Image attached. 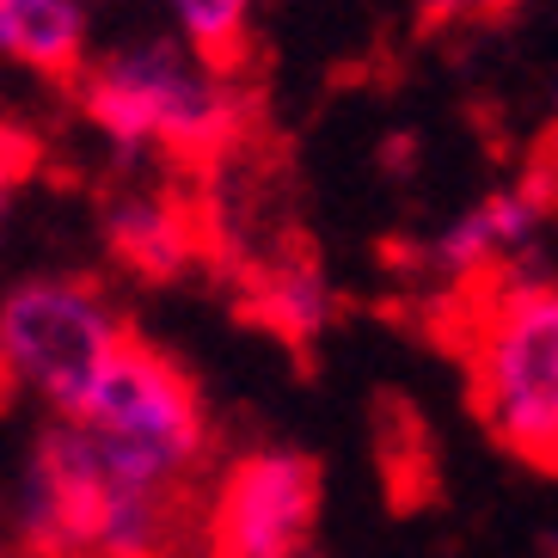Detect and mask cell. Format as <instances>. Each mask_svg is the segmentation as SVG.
Returning <instances> with one entry per match:
<instances>
[{
  "mask_svg": "<svg viewBox=\"0 0 558 558\" xmlns=\"http://www.w3.org/2000/svg\"><path fill=\"white\" fill-rule=\"evenodd\" d=\"M99 0H0V68L68 86L99 44Z\"/></svg>",
  "mask_w": 558,
  "mask_h": 558,
  "instance_id": "obj_8",
  "label": "cell"
},
{
  "mask_svg": "<svg viewBox=\"0 0 558 558\" xmlns=\"http://www.w3.org/2000/svg\"><path fill=\"white\" fill-rule=\"evenodd\" d=\"M0 558H44V553L25 546V541H13V534H0Z\"/></svg>",
  "mask_w": 558,
  "mask_h": 558,
  "instance_id": "obj_13",
  "label": "cell"
},
{
  "mask_svg": "<svg viewBox=\"0 0 558 558\" xmlns=\"http://www.w3.org/2000/svg\"><path fill=\"white\" fill-rule=\"evenodd\" d=\"M209 454L215 424L191 368L130 338L81 405L32 429L7 534L44 558H179Z\"/></svg>",
  "mask_w": 558,
  "mask_h": 558,
  "instance_id": "obj_1",
  "label": "cell"
},
{
  "mask_svg": "<svg viewBox=\"0 0 558 558\" xmlns=\"http://www.w3.org/2000/svg\"><path fill=\"white\" fill-rule=\"evenodd\" d=\"M326 478L307 448H246L209 492V558H307Z\"/></svg>",
  "mask_w": 558,
  "mask_h": 558,
  "instance_id": "obj_5",
  "label": "cell"
},
{
  "mask_svg": "<svg viewBox=\"0 0 558 558\" xmlns=\"http://www.w3.org/2000/svg\"><path fill=\"white\" fill-rule=\"evenodd\" d=\"M154 13V25H166L172 37H184L191 50L221 56V62H240L252 37V7L258 0H142Z\"/></svg>",
  "mask_w": 558,
  "mask_h": 558,
  "instance_id": "obj_10",
  "label": "cell"
},
{
  "mask_svg": "<svg viewBox=\"0 0 558 558\" xmlns=\"http://www.w3.org/2000/svg\"><path fill=\"white\" fill-rule=\"evenodd\" d=\"M411 7L429 25H497V19H509L527 0H411Z\"/></svg>",
  "mask_w": 558,
  "mask_h": 558,
  "instance_id": "obj_12",
  "label": "cell"
},
{
  "mask_svg": "<svg viewBox=\"0 0 558 558\" xmlns=\"http://www.w3.org/2000/svg\"><path fill=\"white\" fill-rule=\"evenodd\" d=\"M466 295L460 356L478 429L515 466L558 478V277L515 264Z\"/></svg>",
  "mask_w": 558,
  "mask_h": 558,
  "instance_id": "obj_3",
  "label": "cell"
},
{
  "mask_svg": "<svg viewBox=\"0 0 558 558\" xmlns=\"http://www.w3.org/2000/svg\"><path fill=\"white\" fill-rule=\"evenodd\" d=\"M553 221H558V191L541 172H527V179L492 184L454 221H442L417 246V264L436 282H448V289H478V282L504 277L515 264H534V252L553 233Z\"/></svg>",
  "mask_w": 558,
  "mask_h": 558,
  "instance_id": "obj_6",
  "label": "cell"
},
{
  "mask_svg": "<svg viewBox=\"0 0 558 558\" xmlns=\"http://www.w3.org/2000/svg\"><path fill=\"white\" fill-rule=\"evenodd\" d=\"M246 307L264 331H277L282 344H319L326 326L338 319V289H331L319 258H307V252H277V258L252 264Z\"/></svg>",
  "mask_w": 558,
  "mask_h": 558,
  "instance_id": "obj_9",
  "label": "cell"
},
{
  "mask_svg": "<svg viewBox=\"0 0 558 558\" xmlns=\"http://www.w3.org/2000/svg\"><path fill=\"white\" fill-rule=\"evenodd\" d=\"M68 99L86 130L130 166H215L246 148L258 123L240 62L191 50L166 25H135L93 44L81 74L68 81Z\"/></svg>",
  "mask_w": 558,
  "mask_h": 558,
  "instance_id": "obj_2",
  "label": "cell"
},
{
  "mask_svg": "<svg viewBox=\"0 0 558 558\" xmlns=\"http://www.w3.org/2000/svg\"><path fill=\"white\" fill-rule=\"evenodd\" d=\"M37 166H44V142H37V130L0 99V246H7V228H13L19 191L32 184Z\"/></svg>",
  "mask_w": 558,
  "mask_h": 558,
  "instance_id": "obj_11",
  "label": "cell"
},
{
  "mask_svg": "<svg viewBox=\"0 0 558 558\" xmlns=\"http://www.w3.org/2000/svg\"><path fill=\"white\" fill-rule=\"evenodd\" d=\"M99 233H105L111 264L135 282H179V277H191L203 264V252H209L197 203L179 197V191L160 184V179L117 184L99 209Z\"/></svg>",
  "mask_w": 558,
  "mask_h": 558,
  "instance_id": "obj_7",
  "label": "cell"
},
{
  "mask_svg": "<svg viewBox=\"0 0 558 558\" xmlns=\"http://www.w3.org/2000/svg\"><path fill=\"white\" fill-rule=\"evenodd\" d=\"M130 338L123 307L86 270H19L0 282V387L44 405V417L81 405Z\"/></svg>",
  "mask_w": 558,
  "mask_h": 558,
  "instance_id": "obj_4",
  "label": "cell"
}]
</instances>
